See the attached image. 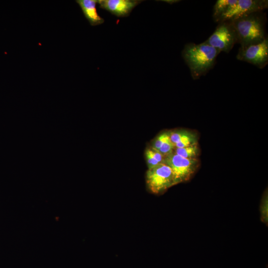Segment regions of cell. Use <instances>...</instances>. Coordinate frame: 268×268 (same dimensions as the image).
I'll use <instances>...</instances> for the list:
<instances>
[{"label": "cell", "mask_w": 268, "mask_h": 268, "mask_svg": "<svg viewBox=\"0 0 268 268\" xmlns=\"http://www.w3.org/2000/svg\"><path fill=\"white\" fill-rule=\"evenodd\" d=\"M268 194H265L260 205L261 218L262 222L268 225Z\"/></svg>", "instance_id": "obj_13"}, {"label": "cell", "mask_w": 268, "mask_h": 268, "mask_svg": "<svg viewBox=\"0 0 268 268\" xmlns=\"http://www.w3.org/2000/svg\"><path fill=\"white\" fill-rule=\"evenodd\" d=\"M220 53L204 41L198 44H187L182 50V56L189 68L192 78L195 80L206 74L214 67Z\"/></svg>", "instance_id": "obj_1"}, {"label": "cell", "mask_w": 268, "mask_h": 268, "mask_svg": "<svg viewBox=\"0 0 268 268\" xmlns=\"http://www.w3.org/2000/svg\"><path fill=\"white\" fill-rule=\"evenodd\" d=\"M237 0H217L213 9L212 17L214 21L217 22L220 17L223 14L229 7L235 4Z\"/></svg>", "instance_id": "obj_11"}, {"label": "cell", "mask_w": 268, "mask_h": 268, "mask_svg": "<svg viewBox=\"0 0 268 268\" xmlns=\"http://www.w3.org/2000/svg\"><path fill=\"white\" fill-rule=\"evenodd\" d=\"M220 53H229L234 45L238 43L237 35L232 20L218 23L213 33L205 41Z\"/></svg>", "instance_id": "obj_3"}, {"label": "cell", "mask_w": 268, "mask_h": 268, "mask_svg": "<svg viewBox=\"0 0 268 268\" xmlns=\"http://www.w3.org/2000/svg\"><path fill=\"white\" fill-rule=\"evenodd\" d=\"M171 141L174 148H183L198 144V137L195 133L181 130L169 132Z\"/></svg>", "instance_id": "obj_10"}, {"label": "cell", "mask_w": 268, "mask_h": 268, "mask_svg": "<svg viewBox=\"0 0 268 268\" xmlns=\"http://www.w3.org/2000/svg\"><path fill=\"white\" fill-rule=\"evenodd\" d=\"M151 150L152 154L155 159V160L160 164L164 163L165 156L160 153L159 151L153 149L152 148H150Z\"/></svg>", "instance_id": "obj_17"}, {"label": "cell", "mask_w": 268, "mask_h": 268, "mask_svg": "<svg viewBox=\"0 0 268 268\" xmlns=\"http://www.w3.org/2000/svg\"><path fill=\"white\" fill-rule=\"evenodd\" d=\"M174 145L170 140V137L162 144L157 150L164 156L166 157L173 153Z\"/></svg>", "instance_id": "obj_14"}, {"label": "cell", "mask_w": 268, "mask_h": 268, "mask_svg": "<svg viewBox=\"0 0 268 268\" xmlns=\"http://www.w3.org/2000/svg\"><path fill=\"white\" fill-rule=\"evenodd\" d=\"M76 2L91 25L96 26L104 23V19L99 16L97 11L98 0H77Z\"/></svg>", "instance_id": "obj_9"}, {"label": "cell", "mask_w": 268, "mask_h": 268, "mask_svg": "<svg viewBox=\"0 0 268 268\" xmlns=\"http://www.w3.org/2000/svg\"><path fill=\"white\" fill-rule=\"evenodd\" d=\"M146 183L149 190L155 194L162 193L176 185L172 169L165 163H160L148 169Z\"/></svg>", "instance_id": "obj_4"}, {"label": "cell", "mask_w": 268, "mask_h": 268, "mask_svg": "<svg viewBox=\"0 0 268 268\" xmlns=\"http://www.w3.org/2000/svg\"><path fill=\"white\" fill-rule=\"evenodd\" d=\"M237 60L251 64L262 69L268 64V38L263 42L245 48L240 47Z\"/></svg>", "instance_id": "obj_6"}, {"label": "cell", "mask_w": 268, "mask_h": 268, "mask_svg": "<svg viewBox=\"0 0 268 268\" xmlns=\"http://www.w3.org/2000/svg\"><path fill=\"white\" fill-rule=\"evenodd\" d=\"M173 153L185 158H198L199 155L198 144H196L183 148H174Z\"/></svg>", "instance_id": "obj_12"}, {"label": "cell", "mask_w": 268, "mask_h": 268, "mask_svg": "<svg viewBox=\"0 0 268 268\" xmlns=\"http://www.w3.org/2000/svg\"><path fill=\"white\" fill-rule=\"evenodd\" d=\"M169 138V133H164L159 134L154 140L152 148L158 150Z\"/></svg>", "instance_id": "obj_15"}, {"label": "cell", "mask_w": 268, "mask_h": 268, "mask_svg": "<svg viewBox=\"0 0 268 268\" xmlns=\"http://www.w3.org/2000/svg\"><path fill=\"white\" fill-rule=\"evenodd\" d=\"M268 7V0H237L230 6L217 20H233L243 15L257 11H262Z\"/></svg>", "instance_id": "obj_7"}, {"label": "cell", "mask_w": 268, "mask_h": 268, "mask_svg": "<svg viewBox=\"0 0 268 268\" xmlns=\"http://www.w3.org/2000/svg\"><path fill=\"white\" fill-rule=\"evenodd\" d=\"M241 48L259 44L267 37L266 33V13L252 12L232 20Z\"/></svg>", "instance_id": "obj_2"}, {"label": "cell", "mask_w": 268, "mask_h": 268, "mask_svg": "<svg viewBox=\"0 0 268 268\" xmlns=\"http://www.w3.org/2000/svg\"><path fill=\"white\" fill-rule=\"evenodd\" d=\"M164 163L172 169L176 184L188 181L199 166L198 158H185L173 152L165 157Z\"/></svg>", "instance_id": "obj_5"}, {"label": "cell", "mask_w": 268, "mask_h": 268, "mask_svg": "<svg viewBox=\"0 0 268 268\" xmlns=\"http://www.w3.org/2000/svg\"><path fill=\"white\" fill-rule=\"evenodd\" d=\"M145 155L148 169H151L159 164L154 158L151 149L146 150Z\"/></svg>", "instance_id": "obj_16"}, {"label": "cell", "mask_w": 268, "mask_h": 268, "mask_svg": "<svg viewBox=\"0 0 268 268\" xmlns=\"http://www.w3.org/2000/svg\"><path fill=\"white\" fill-rule=\"evenodd\" d=\"M141 0H98L100 8L119 17L130 15L132 10L140 3Z\"/></svg>", "instance_id": "obj_8"}]
</instances>
